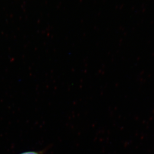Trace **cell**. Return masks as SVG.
I'll list each match as a JSON object with an SVG mask.
<instances>
[{"label": "cell", "instance_id": "1", "mask_svg": "<svg viewBox=\"0 0 154 154\" xmlns=\"http://www.w3.org/2000/svg\"><path fill=\"white\" fill-rule=\"evenodd\" d=\"M20 154H42L41 153H39V152H37L35 151H29V152H26L24 153H22Z\"/></svg>", "mask_w": 154, "mask_h": 154}]
</instances>
